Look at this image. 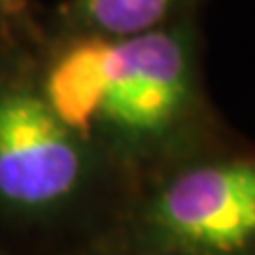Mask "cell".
<instances>
[{"mask_svg":"<svg viewBox=\"0 0 255 255\" xmlns=\"http://www.w3.org/2000/svg\"><path fill=\"white\" fill-rule=\"evenodd\" d=\"M38 26L32 17V0H0V41H34Z\"/></svg>","mask_w":255,"mask_h":255,"instance_id":"obj_5","label":"cell"},{"mask_svg":"<svg viewBox=\"0 0 255 255\" xmlns=\"http://www.w3.org/2000/svg\"><path fill=\"white\" fill-rule=\"evenodd\" d=\"M38 83L70 130L138 177L228 128L206 92L198 13L130 36L55 34Z\"/></svg>","mask_w":255,"mask_h":255,"instance_id":"obj_1","label":"cell"},{"mask_svg":"<svg viewBox=\"0 0 255 255\" xmlns=\"http://www.w3.org/2000/svg\"><path fill=\"white\" fill-rule=\"evenodd\" d=\"M202 0H66L53 19L55 34L130 36L200 13Z\"/></svg>","mask_w":255,"mask_h":255,"instance_id":"obj_4","label":"cell"},{"mask_svg":"<svg viewBox=\"0 0 255 255\" xmlns=\"http://www.w3.org/2000/svg\"><path fill=\"white\" fill-rule=\"evenodd\" d=\"M0 255H4V253H2V251H0Z\"/></svg>","mask_w":255,"mask_h":255,"instance_id":"obj_6","label":"cell"},{"mask_svg":"<svg viewBox=\"0 0 255 255\" xmlns=\"http://www.w3.org/2000/svg\"><path fill=\"white\" fill-rule=\"evenodd\" d=\"M119 255H255V145L230 128L138 177Z\"/></svg>","mask_w":255,"mask_h":255,"instance_id":"obj_2","label":"cell"},{"mask_svg":"<svg viewBox=\"0 0 255 255\" xmlns=\"http://www.w3.org/2000/svg\"><path fill=\"white\" fill-rule=\"evenodd\" d=\"M107 162L53 111L38 73L0 81V200L30 217H53L79 202Z\"/></svg>","mask_w":255,"mask_h":255,"instance_id":"obj_3","label":"cell"}]
</instances>
